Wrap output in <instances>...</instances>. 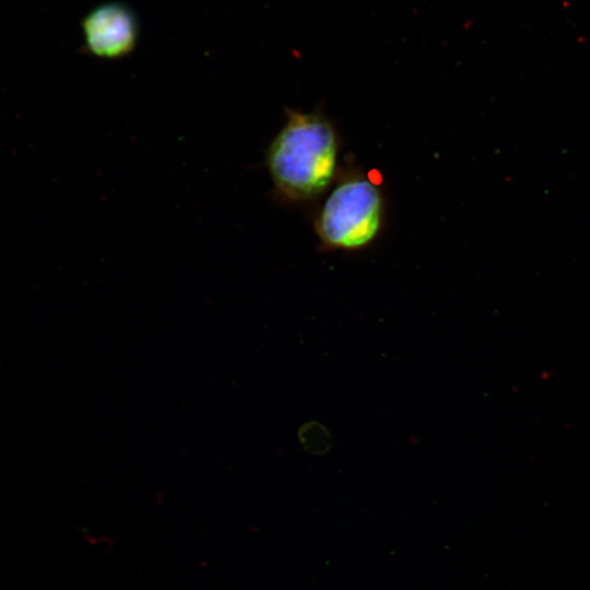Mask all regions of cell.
Returning a JSON list of instances; mask_svg holds the SVG:
<instances>
[{
  "label": "cell",
  "instance_id": "1",
  "mask_svg": "<svg viewBox=\"0 0 590 590\" xmlns=\"http://www.w3.org/2000/svg\"><path fill=\"white\" fill-rule=\"evenodd\" d=\"M286 115L268 146L266 165L279 197L308 201L320 196L335 176L338 137L319 113L287 110Z\"/></svg>",
  "mask_w": 590,
  "mask_h": 590
},
{
  "label": "cell",
  "instance_id": "2",
  "mask_svg": "<svg viewBox=\"0 0 590 590\" xmlns=\"http://www.w3.org/2000/svg\"><path fill=\"white\" fill-rule=\"evenodd\" d=\"M384 213L379 187L363 175H352L329 192L315 221V229L329 249L361 250L379 235Z\"/></svg>",
  "mask_w": 590,
  "mask_h": 590
},
{
  "label": "cell",
  "instance_id": "3",
  "mask_svg": "<svg viewBox=\"0 0 590 590\" xmlns=\"http://www.w3.org/2000/svg\"><path fill=\"white\" fill-rule=\"evenodd\" d=\"M84 51L101 59H119L138 43L140 24L126 3L110 1L93 8L81 22Z\"/></svg>",
  "mask_w": 590,
  "mask_h": 590
}]
</instances>
